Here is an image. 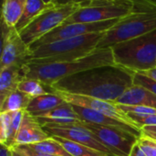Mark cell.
<instances>
[{
	"label": "cell",
	"mask_w": 156,
	"mask_h": 156,
	"mask_svg": "<svg viewBox=\"0 0 156 156\" xmlns=\"http://www.w3.org/2000/svg\"><path fill=\"white\" fill-rule=\"evenodd\" d=\"M122 19V18H121ZM120 19H112L102 22H93V23H71V24H62L56 28L49 33L43 36L41 39L34 42L29 46L32 50L43 44L54 42L57 40L80 37L87 34L105 32L113 27Z\"/></svg>",
	"instance_id": "10"
},
{
	"label": "cell",
	"mask_w": 156,
	"mask_h": 156,
	"mask_svg": "<svg viewBox=\"0 0 156 156\" xmlns=\"http://www.w3.org/2000/svg\"><path fill=\"white\" fill-rule=\"evenodd\" d=\"M138 5L140 6V7L142 8V10L144 11H156V6L154 4H152L151 2H149L148 0H136Z\"/></svg>",
	"instance_id": "30"
},
{
	"label": "cell",
	"mask_w": 156,
	"mask_h": 156,
	"mask_svg": "<svg viewBox=\"0 0 156 156\" xmlns=\"http://www.w3.org/2000/svg\"><path fill=\"white\" fill-rule=\"evenodd\" d=\"M128 106H143L156 108V95L151 90L133 84L115 102Z\"/></svg>",
	"instance_id": "15"
},
{
	"label": "cell",
	"mask_w": 156,
	"mask_h": 156,
	"mask_svg": "<svg viewBox=\"0 0 156 156\" xmlns=\"http://www.w3.org/2000/svg\"><path fill=\"white\" fill-rule=\"evenodd\" d=\"M64 102L65 100L56 92L48 93L42 96L32 97L26 111L33 117H38L57 108Z\"/></svg>",
	"instance_id": "18"
},
{
	"label": "cell",
	"mask_w": 156,
	"mask_h": 156,
	"mask_svg": "<svg viewBox=\"0 0 156 156\" xmlns=\"http://www.w3.org/2000/svg\"><path fill=\"white\" fill-rule=\"evenodd\" d=\"M53 138L57 140L71 156H109L95 149H92L90 147H88L80 143H77L59 137H53Z\"/></svg>",
	"instance_id": "23"
},
{
	"label": "cell",
	"mask_w": 156,
	"mask_h": 156,
	"mask_svg": "<svg viewBox=\"0 0 156 156\" xmlns=\"http://www.w3.org/2000/svg\"><path fill=\"white\" fill-rule=\"evenodd\" d=\"M42 1H44L46 4L51 5V4H54V1H55V0H42Z\"/></svg>",
	"instance_id": "37"
},
{
	"label": "cell",
	"mask_w": 156,
	"mask_h": 156,
	"mask_svg": "<svg viewBox=\"0 0 156 156\" xmlns=\"http://www.w3.org/2000/svg\"><path fill=\"white\" fill-rule=\"evenodd\" d=\"M2 51L0 58V70L12 65L23 66L28 63L30 49L22 40L16 28H9L1 20Z\"/></svg>",
	"instance_id": "8"
},
{
	"label": "cell",
	"mask_w": 156,
	"mask_h": 156,
	"mask_svg": "<svg viewBox=\"0 0 156 156\" xmlns=\"http://www.w3.org/2000/svg\"><path fill=\"white\" fill-rule=\"evenodd\" d=\"M16 147H18V146H16ZM19 148V147H18ZM19 149H21V148H19ZM21 150H23V149H21ZM24 152H26L27 154H29L30 156H58V155H46V154H36V153H33V152H29V151H26V150H23Z\"/></svg>",
	"instance_id": "35"
},
{
	"label": "cell",
	"mask_w": 156,
	"mask_h": 156,
	"mask_svg": "<svg viewBox=\"0 0 156 156\" xmlns=\"http://www.w3.org/2000/svg\"><path fill=\"white\" fill-rule=\"evenodd\" d=\"M116 65L133 73L156 68V29L111 47Z\"/></svg>",
	"instance_id": "4"
},
{
	"label": "cell",
	"mask_w": 156,
	"mask_h": 156,
	"mask_svg": "<svg viewBox=\"0 0 156 156\" xmlns=\"http://www.w3.org/2000/svg\"><path fill=\"white\" fill-rule=\"evenodd\" d=\"M141 132L142 135L156 141V126H143Z\"/></svg>",
	"instance_id": "29"
},
{
	"label": "cell",
	"mask_w": 156,
	"mask_h": 156,
	"mask_svg": "<svg viewBox=\"0 0 156 156\" xmlns=\"http://www.w3.org/2000/svg\"><path fill=\"white\" fill-rule=\"evenodd\" d=\"M109 65H116V63L112 48H104L97 49L85 57L70 62L50 63H27L22 66V74L24 78L39 80L50 87L53 84L65 77L86 70Z\"/></svg>",
	"instance_id": "2"
},
{
	"label": "cell",
	"mask_w": 156,
	"mask_h": 156,
	"mask_svg": "<svg viewBox=\"0 0 156 156\" xmlns=\"http://www.w3.org/2000/svg\"><path fill=\"white\" fill-rule=\"evenodd\" d=\"M23 78L21 66L12 65L0 70V103L9 94L17 90L18 85Z\"/></svg>",
	"instance_id": "17"
},
{
	"label": "cell",
	"mask_w": 156,
	"mask_h": 156,
	"mask_svg": "<svg viewBox=\"0 0 156 156\" xmlns=\"http://www.w3.org/2000/svg\"><path fill=\"white\" fill-rule=\"evenodd\" d=\"M11 153H12V156H30L16 146H14L11 148Z\"/></svg>",
	"instance_id": "32"
},
{
	"label": "cell",
	"mask_w": 156,
	"mask_h": 156,
	"mask_svg": "<svg viewBox=\"0 0 156 156\" xmlns=\"http://www.w3.org/2000/svg\"><path fill=\"white\" fill-rule=\"evenodd\" d=\"M12 113L0 112V143L6 145L11 130Z\"/></svg>",
	"instance_id": "25"
},
{
	"label": "cell",
	"mask_w": 156,
	"mask_h": 156,
	"mask_svg": "<svg viewBox=\"0 0 156 156\" xmlns=\"http://www.w3.org/2000/svg\"><path fill=\"white\" fill-rule=\"evenodd\" d=\"M149 2H151L152 4H154V6H156V0H148Z\"/></svg>",
	"instance_id": "38"
},
{
	"label": "cell",
	"mask_w": 156,
	"mask_h": 156,
	"mask_svg": "<svg viewBox=\"0 0 156 156\" xmlns=\"http://www.w3.org/2000/svg\"><path fill=\"white\" fill-rule=\"evenodd\" d=\"M137 143L147 156H156V141L141 134Z\"/></svg>",
	"instance_id": "27"
},
{
	"label": "cell",
	"mask_w": 156,
	"mask_h": 156,
	"mask_svg": "<svg viewBox=\"0 0 156 156\" xmlns=\"http://www.w3.org/2000/svg\"><path fill=\"white\" fill-rule=\"evenodd\" d=\"M81 6L82 4L76 2L53 4L19 31L22 40L29 47L43 36L62 25Z\"/></svg>",
	"instance_id": "7"
},
{
	"label": "cell",
	"mask_w": 156,
	"mask_h": 156,
	"mask_svg": "<svg viewBox=\"0 0 156 156\" xmlns=\"http://www.w3.org/2000/svg\"><path fill=\"white\" fill-rule=\"evenodd\" d=\"M129 156H147L144 153V151L140 148V146L138 145V143H136V144L133 146V150H132V152H131V154H130V155Z\"/></svg>",
	"instance_id": "31"
},
{
	"label": "cell",
	"mask_w": 156,
	"mask_h": 156,
	"mask_svg": "<svg viewBox=\"0 0 156 156\" xmlns=\"http://www.w3.org/2000/svg\"><path fill=\"white\" fill-rule=\"evenodd\" d=\"M141 74H145L146 76H148V77L152 78L153 80L156 81V68L152 69V70H150V71H147V72H144V73H141Z\"/></svg>",
	"instance_id": "34"
},
{
	"label": "cell",
	"mask_w": 156,
	"mask_h": 156,
	"mask_svg": "<svg viewBox=\"0 0 156 156\" xmlns=\"http://www.w3.org/2000/svg\"><path fill=\"white\" fill-rule=\"evenodd\" d=\"M134 73L118 65L101 66L65 77L50 87L73 95L116 102L133 85Z\"/></svg>",
	"instance_id": "1"
},
{
	"label": "cell",
	"mask_w": 156,
	"mask_h": 156,
	"mask_svg": "<svg viewBox=\"0 0 156 156\" xmlns=\"http://www.w3.org/2000/svg\"><path fill=\"white\" fill-rule=\"evenodd\" d=\"M92 1H99V0H86V3H85V4H88V3H90V2H92ZM129 1H133V2H134V3L137 5V6L139 7V9H140L141 11H144V10H142V8L140 7V6L138 5V3H137V1H136V0H129ZM85 4H84V5H85Z\"/></svg>",
	"instance_id": "36"
},
{
	"label": "cell",
	"mask_w": 156,
	"mask_h": 156,
	"mask_svg": "<svg viewBox=\"0 0 156 156\" xmlns=\"http://www.w3.org/2000/svg\"><path fill=\"white\" fill-rule=\"evenodd\" d=\"M31 97L19 91L18 89L9 94L3 102L0 103V112H17L27 110Z\"/></svg>",
	"instance_id": "21"
},
{
	"label": "cell",
	"mask_w": 156,
	"mask_h": 156,
	"mask_svg": "<svg viewBox=\"0 0 156 156\" xmlns=\"http://www.w3.org/2000/svg\"><path fill=\"white\" fill-rule=\"evenodd\" d=\"M37 120L43 126L48 123L54 124H68V123H83L75 113L71 104L64 102L57 108L46 112L38 117H35Z\"/></svg>",
	"instance_id": "16"
},
{
	"label": "cell",
	"mask_w": 156,
	"mask_h": 156,
	"mask_svg": "<svg viewBox=\"0 0 156 156\" xmlns=\"http://www.w3.org/2000/svg\"><path fill=\"white\" fill-rule=\"evenodd\" d=\"M156 29V11H135L120 19L104 32L97 49L112 46L143 36Z\"/></svg>",
	"instance_id": "5"
},
{
	"label": "cell",
	"mask_w": 156,
	"mask_h": 156,
	"mask_svg": "<svg viewBox=\"0 0 156 156\" xmlns=\"http://www.w3.org/2000/svg\"><path fill=\"white\" fill-rule=\"evenodd\" d=\"M133 84L140 85L152 92H154L156 95V81L153 80L152 78L146 76L144 74L141 73H134V77H133Z\"/></svg>",
	"instance_id": "28"
},
{
	"label": "cell",
	"mask_w": 156,
	"mask_h": 156,
	"mask_svg": "<svg viewBox=\"0 0 156 156\" xmlns=\"http://www.w3.org/2000/svg\"><path fill=\"white\" fill-rule=\"evenodd\" d=\"M72 107H73L75 113L78 115L80 120H82L83 122L120 129V130L128 131L138 138L141 136V133H142L141 129H139L137 127L123 123L122 121H119L117 120H114L112 118H110L104 114H101L100 112H97V111L90 109V108L78 107V106H74V105H72Z\"/></svg>",
	"instance_id": "13"
},
{
	"label": "cell",
	"mask_w": 156,
	"mask_h": 156,
	"mask_svg": "<svg viewBox=\"0 0 156 156\" xmlns=\"http://www.w3.org/2000/svg\"><path fill=\"white\" fill-rule=\"evenodd\" d=\"M0 156H12L11 153V148L5 145V144H1V148H0Z\"/></svg>",
	"instance_id": "33"
},
{
	"label": "cell",
	"mask_w": 156,
	"mask_h": 156,
	"mask_svg": "<svg viewBox=\"0 0 156 156\" xmlns=\"http://www.w3.org/2000/svg\"><path fill=\"white\" fill-rule=\"evenodd\" d=\"M19 148L33 152L38 154H46V155H58V156H71L65 149L64 147L53 137H50L49 139L33 143L28 145H18Z\"/></svg>",
	"instance_id": "20"
},
{
	"label": "cell",
	"mask_w": 156,
	"mask_h": 156,
	"mask_svg": "<svg viewBox=\"0 0 156 156\" xmlns=\"http://www.w3.org/2000/svg\"><path fill=\"white\" fill-rule=\"evenodd\" d=\"M49 138L50 136L37 119L26 111L14 146L33 144L46 141Z\"/></svg>",
	"instance_id": "14"
},
{
	"label": "cell",
	"mask_w": 156,
	"mask_h": 156,
	"mask_svg": "<svg viewBox=\"0 0 156 156\" xmlns=\"http://www.w3.org/2000/svg\"><path fill=\"white\" fill-rule=\"evenodd\" d=\"M84 126L92 131L115 156L130 155L138 140V137L120 129L86 122H84Z\"/></svg>",
	"instance_id": "11"
},
{
	"label": "cell",
	"mask_w": 156,
	"mask_h": 156,
	"mask_svg": "<svg viewBox=\"0 0 156 156\" xmlns=\"http://www.w3.org/2000/svg\"><path fill=\"white\" fill-rule=\"evenodd\" d=\"M103 34L104 32L87 34L40 45L30 50L28 63H64L80 59L97 50Z\"/></svg>",
	"instance_id": "3"
},
{
	"label": "cell",
	"mask_w": 156,
	"mask_h": 156,
	"mask_svg": "<svg viewBox=\"0 0 156 156\" xmlns=\"http://www.w3.org/2000/svg\"><path fill=\"white\" fill-rule=\"evenodd\" d=\"M135 11L137 5L129 0H99L82 5L63 24L93 23L123 18Z\"/></svg>",
	"instance_id": "6"
},
{
	"label": "cell",
	"mask_w": 156,
	"mask_h": 156,
	"mask_svg": "<svg viewBox=\"0 0 156 156\" xmlns=\"http://www.w3.org/2000/svg\"><path fill=\"white\" fill-rule=\"evenodd\" d=\"M54 92H56L66 102H68V103H69L71 105L95 110L97 112L104 114V115H106V116H108L110 118H112V119L117 120L119 121H122L123 123H126V124H129V125L139 128L133 121V120L123 110H122L119 108V106L115 102L105 101V100L93 98V97H90L73 95V94L61 92V91H58V90H54Z\"/></svg>",
	"instance_id": "12"
},
{
	"label": "cell",
	"mask_w": 156,
	"mask_h": 156,
	"mask_svg": "<svg viewBox=\"0 0 156 156\" xmlns=\"http://www.w3.org/2000/svg\"><path fill=\"white\" fill-rule=\"evenodd\" d=\"M126 114L140 129L143 126H156V115L138 114L133 112H128Z\"/></svg>",
	"instance_id": "26"
},
{
	"label": "cell",
	"mask_w": 156,
	"mask_h": 156,
	"mask_svg": "<svg viewBox=\"0 0 156 156\" xmlns=\"http://www.w3.org/2000/svg\"><path fill=\"white\" fill-rule=\"evenodd\" d=\"M53 4H46L42 0H27V4L23 12L22 17H20L18 23L16 26V30L19 32L25 27H27L33 19H35L40 13L51 6Z\"/></svg>",
	"instance_id": "22"
},
{
	"label": "cell",
	"mask_w": 156,
	"mask_h": 156,
	"mask_svg": "<svg viewBox=\"0 0 156 156\" xmlns=\"http://www.w3.org/2000/svg\"><path fill=\"white\" fill-rule=\"evenodd\" d=\"M17 89L30 96L31 97H36L38 96L54 92L51 87L44 85L39 80L30 79V78H23V80L18 85Z\"/></svg>",
	"instance_id": "24"
},
{
	"label": "cell",
	"mask_w": 156,
	"mask_h": 156,
	"mask_svg": "<svg viewBox=\"0 0 156 156\" xmlns=\"http://www.w3.org/2000/svg\"><path fill=\"white\" fill-rule=\"evenodd\" d=\"M1 20L9 28H16L23 15L27 0H2Z\"/></svg>",
	"instance_id": "19"
},
{
	"label": "cell",
	"mask_w": 156,
	"mask_h": 156,
	"mask_svg": "<svg viewBox=\"0 0 156 156\" xmlns=\"http://www.w3.org/2000/svg\"><path fill=\"white\" fill-rule=\"evenodd\" d=\"M44 130L50 137H59L77 143H80L95 149L109 156H115L96 136L95 134L84 126V122L68 123V124H54L48 123L43 125Z\"/></svg>",
	"instance_id": "9"
}]
</instances>
